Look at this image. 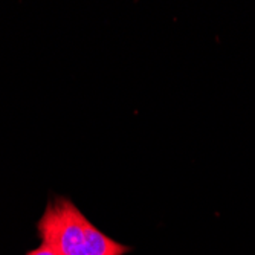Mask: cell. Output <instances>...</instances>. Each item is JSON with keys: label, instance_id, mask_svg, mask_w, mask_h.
<instances>
[{"label": "cell", "instance_id": "2", "mask_svg": "<svg viewBox=\"0 0 255 255\" xmlns=\"http://www.w3.org/2000/svg\"><path fill=\"white\" fill-rule=\"evenodd\" d=\"M25 255H58V254H57L52 248H49L48 245L41 243L40 246H37V248L28 251Z\"/></svg>", "mask_w": 255, "mask_h": 255}, {"label": "cell", "instance_id": "1", "mask_svg": "<svg viewBox=\"0 0 255 255\" xmlns=\"http://www.w3.org/2000/svg\"><path fill=\"white\" fill-rule=\"evenodd\" d=\"M41 243L58 255H127L131 246L123 245L90 222L67 196H52L35 223Z\"/></svg>", "mask_w": 255, "mask_h": 255}]
</instances>
